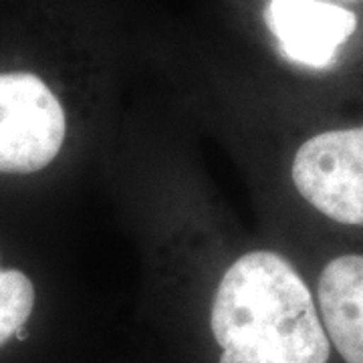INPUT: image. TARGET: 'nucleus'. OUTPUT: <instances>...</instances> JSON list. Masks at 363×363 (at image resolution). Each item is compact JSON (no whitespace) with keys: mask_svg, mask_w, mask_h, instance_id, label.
Returning a JSON list of instances; mask_svg holds the SVG:
<instances>
[{"mask_svg":"<svg viewBox=\"0 0 363 363\" xmlns=\"http://www.w3.org/2000/svg\"><path fill=\"white\" fill-rule=\"evenodd\" d=\"M210 329L220 363H327L331 341L307 283L272 250H252L222 274Z\"/></svg>","mask_w":363,"mask_h":363,"instance_id":"1","label":"nucleus"},{"mask_svg":"<svg viewBox=\"0 0 363 363\" xmlns=\"http://www.w3.org/2000/svg\"><path fill=\"white\" fill-rule=\"evenodd\" d=\"M67 133L63 105L33 73L0 75V172L33 174L59 156Z\"/></svg>","mask_w":363,"mask_h":363,"instance_id":"2","label":"nucleus"},{"mask_svg":"<svg viewBox=\"0 0 363 363\" xmlns=\"http://www.w3.org/2000/svg\"><path fill=\"white\" fill-rule=\"evenodd\" d=\"M301 198L329 220L363 226V125L317 133L291 164Z\"/></svg>","mask_w":363,"mask_h":363,"instance_id":"3","label":"nucleus"},{"mask_svg":"<svg viewBox=\"0 0 363 363\" xmlns=\"http://www.w3.org/2000/svg\"><path fill=\"white\" fill-rule=\"evenodd\" d=\"M264 23L291 63L327 69L357 33L359 18L345 4L325 0H271Z\"/></svg>","mask_w":363,"mask_h":363,"instance_id":"4","label":"nucleus"},{"mask_svg":"<svg viewBox=\"0 0 363 363\" xmlns=\"http://www.w3.org/2000/svg\"><path fill=\"white\" fill-rule=\"evenodd\" d=\"M317 298L329 341L345 363H363V255L329 260L319 274Z\"/></svg>","mask_w":363,"mask_h":363,"instance_id":"5","label":"nucleus"},{"mask_svg":"<svg viewBox=\"0 0 363 363\" xmlns=\"http://www.w3.org/2000/svg\"><path fill=\"white\" fill-rule=\"evenodd\" d=\"M35 307V286L25 272L0 271V345L16 335Z\"/></svg>","mask_w":363,"mask_h":363,"instance_id":"6","label":"nucleus"},{"mask_svg":"<svg viewBox=\"0 0 363 363\" xmlns=\"http://www.w3.org/2000/svg\"><path fill=\"white\" fill-rule=\"evenodd\" d=\"M325 2H335V4H345V6H350V4H357V2H363V0H325Z\"/></svg>","mask_w":363,"mask_h":363,"instance_id":"7","label":"nucleus"}]
</instances>
